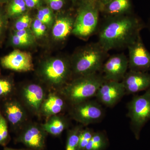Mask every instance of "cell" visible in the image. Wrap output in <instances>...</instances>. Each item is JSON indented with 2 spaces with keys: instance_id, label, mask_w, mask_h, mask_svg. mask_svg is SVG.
<instances>
[{
  "instance_id": "obj_12",
  "label": "cell",
  "mask_w": 150,
  "mask_h": 150,
  "mask_svg": "<svg viewBox=\"0 0 150 150\" xmlns=\"http://www.w3.org/2000/svg\"><path fill=\"white\" fill-rule=\"evenodd\" d=\"M2 67L18 72H27L33 70L32 56L29 52L15 50L1 58Z\"/></svg>"
},
{
  "instance_id": "obj_4",
  "label": "cell",
  "mask_w": 150,
  "mask_h": 150,
  "mask_svg": "<svg viewBox=\"0 0 150 150\" xmlns=\"http://www.w3.org/2000/svg\"><path fill=\"white\" fill-rule=\"evenodd\" d=\"M106 53L98 43L89 45L76 57L73 71L80 76L98 73L102 69Z\"/></svg>"
},
{
  "instance_id": "obj_3",
  "label": "cell",
  "mask_w": 150,
  "mask_h": 150,
  "mask_svg": "<svg viewBox=\"0 0 150 150\" xmlns=\"http://www.w3.org/2000/svg\"><path fill=\"white\" fill-rule=\"evenodd\" d=\"M127 108L130 128L135 139L139 140L142 129L150 120V88L143 94L134 96Z\"/></svg>"
},
{
  "instance_id": "obj_20",
  "label": "cell",
  "mask_w": 150,
  "mask_h": 150,
  "mask_svg": "<svg viewBox=\"0 0 150 150\" xmlns=\"http://www.w3.org/2000/svg\"><path fill=\"white\" fill-rule=\"evenodd\" d=\"M109 145L107 135L102 131L94 132L84 150H105Z\"/></svg>"
},
{
  "instance_id": "obj_21",
  "label": "cell",
  "mask_w": 150,
  "mask_h": 150,
  "mask_svg": "<svg viewBox=\"0 0 150 150\" xmlns=\"http://www.w3.org/2000/svg\"><path fill=\"white\" fill-rule=\"evenodd\" d=\"M15 86L12 79L0 76V102H4L13 97Z\"/></svg>"
},
{
  "instance_id": "obj_14",
  "label": "cell",
  "mask_w": 150,
  "mask_h": 150,
  "mask_svg": "<svg viewBox=\"0 0 150 150\" xmlns=\"http://www.w3.org/2000/svg\"><path fill=\"white\" fill-rule=\"evenodd\" d=\"M21 99L26 107L34 113H40L41 105L46 97L45 91L37 84L27 85L22 89L20 93Z\"/></svg>"
},
{
  "instance_id": "obj_26",
  "label": "cell",
  "mask_w": 150,
  "mask_h": 150,
  "mask_svg": "<svg viewBox=\"0 0 150 150\" xmlns=\"http://www.w3.org/2000/svg\"><path fill=\"white\" fill-rule=\"evenodd\" d=\"M31 23V19L28 15L23 16L18 19L14 25L15 31L27 29Z\"/></svg>"
},
{
  "instance_id": "obj_33",
  "label": "cell",
  "mask_w": 150,
  "mask_h": 150,
  "mask_svg": "<svg viewBox=\"0 0 150 150\" xmlns=\"http://www.w3.org/2000/svg\"><path fill=\"white\" fill-rule=\"evenodd\" d=\"M25 5L27 7L32 8L37 5L40 0H24Z\"/></svg>"
},
{
  "instance_id": "obj_10",
  "label": "cell",
  "mask_w": 150,
  "mask_h": 150,
  "mask_svg": "<svg viewBox=\"0 0 150 150\" xmlns=\"http://www.w3.org/2000/svg\"><path fill=\"white\" fill-rule=\"evenodd\" d=\"M47 134L41 125L32 123L24 128L16 141L23 143L30 150H42L45 146Z\"/></svg>"
},
{
  "instance_id": "obj_24",
  "label": "cell",
  "mask_w": 150,
  "mask_h": 150,
  "mask_svg": "<svg viewBox=\"0 0 150 150\" xmlns=\"http://www.w3.org/2000/svg\"><path fill=\"white\" fill-rule=\"evenodd\" d=\"M10 140L8 123L0 108V145L6 146Z\"/></svg>"
},
{
  "instance_id": "obj_9",
  "label": "cell",
  "mask_w": 150,
  "mask_h": 150,
  "mask_svg": "<svg viewBox=\"0 0 150 150\" xmlns=\"http://www.w3.org/2000/svg\"><path fill=\"white\" fill-rule=\"evenodd\" d=\"M121 81H106L101 85L96 96L98 102L108 107L115 106L126 94Z\"/></svg>"
},
{
  "instance_id": "obj_28",
  "label": "cell",
  "mask_w": 150,
  "mask_h": 150,
  "mask_svg": "<svg viewBox=\"0 0 150 150\" xmlns=\"http://www.w3.org/2000/svg\"><path fill=\"white\" fill-rule=\"evenodd\" d=\"M46 29V25L36 19L33 25V29L34 34L38 37H40L45 34Z\"/></svg>"
},
{
  "instance_id": "obj_13",
  "label": "cell",
  "mask_w": 150,
  "mask_h": 150,
  "mask_svg": "<svg viewBox=\"0 0 150 150\" xmlns=\"http://www.w3.org/2000/svg\"><path fill=\"white\" fill-rule=\"evenodd\" d=\"M2 107V113L11 128L14 131L20 128L26 118L25 110L21 103L12 97L3 102Z\"/></svg>"
},
{
  "instance_id": "obj_17",
  "label": "cell",
  "mask_w": 150,
  "mask_h": 150,
  "mask_svg": "<svg viewBox=\"0 0 150 150\" xmlns=\"http://www.w3.org/2000/svg\"><path fill=\"white\" fill-rule=\"evenodd\" d=\"M44 124L41 125L46 133L54 136L61 135L69 126L67 119L63 116L55 115L49 117Z\"/></svg>"
},
{
  "instance_id": "obj_23",
  "label": "cell",
  "mask_w": 150,
  "mask_h": 150,
  "mask_svg": "<svg viewBox=\"0 0 150 150\" xmlns=\"http://www.w3.org/2000/svg\"><path fill=\"white\" fill-rule=\"evenodd\" d=\"M26 6L24 0H10L6 13L9 17H15L25 11Z\"/></svg>"
},
{
  "instance_id": "obj_5",
  "label": "cell",
  "mask_w": 150,
  "mask_h": 150,
  "mask_svg": "<svg viewBox=\"0 0 150 150\" xmlns=\"http://www.w3.org/2000/svg\"><path fill=\"white\" fill-rule=\"evenodd\" d=\"M99 19V9L95 2L83 6L74 22L72 33L76 36L86 38L96 30Z\"/></svg>"
},
{
  "instance_id": "obj_19",
  "label": "cell",
  "mask_w": 150,
  "mask_h": 150,
  "mask_svg": "<svg viewBox=\"0 0 150 150\" xmlns=\"http://www.w3.org/2000/svg\"><path fill=\"white\" fill-rule=\"evenodd\" d=\"M104 6L107 13L117 16L129 10L131 5L130 0H111Z\"/></svg>"
},
{
  "instance_id": "obj_18",
  "label": "cell",
  "mask_w": 150,
  "mask_h": 150,
  "mask_svg": "<svg viewBox=\"0 0 150 150\" xmlns=\"http://www.w3.org/2000/svg\"><path fill=\"white\" fill-rule=\"evenodd\" d=\"M74 22L69 17H62L58 19L52 30L54 37L58 40L65 39L72 32Z\"/></svg>"
},
{
  "instance_id": "obj_6",
  "label": "cell",
  "mask_w": 150,
  "mask_h": 150,
  "mask_svg": "<svg viewBox=\"0 0 150 150\" xmlns=\"http://www.w3.org/2000/svg\"><path fill=\"white\" fill-rule=\"evenodd\" d=\"M100 103L89 100L71 105V118L84 126L98 123L104 117L105 112Z\"/></svg>"
},
{
  "instance_id": "obj_22",
  "label": "cell",
  "mask_w": 150,
  "mask_h": 150,
  "mask_svg": "<svg viewBox=\"0 0 150 150\" xmlns=\"http://www.w3.org/2000/svg\"><path fill=\"white\" fill-rule=\"evenodd\" d=\"M82 129V126H78L68 131L65 150H77Z\"/></svg>"
},
{
  "instance_id": "obj_25",
  "label": "cell",
  "mask_w": 150,
  "mask_h": 150,
  "mask_svg": "<svg viewBox=\"0 0 150 150\" xmlns=\"http://www.w3.org/2000/svg\"><path fill=\"white\" fill-rule=\"evenodd\" d=\"M94 133V132L92 129L86 128L82 129L80 134L77 150H84L89 142L91 139Z\"/></svg>"
},
{
  "instance_id": "obj_8",
  "label": "cell",
  "mask_w": 150,
  "mask_h": 150,
  "mask_svg": "<svg viewBox=\"0 0 150 150\" xmlns=\"http://www.w3.org/2000/svg\"><path fill=\"white\" fill-rule=\"evenodd\" d=\"M70 71L68 62L57 59L46 62L42 67L41 71L43 76L50 84L59 86L66 82Z\"/></svg>"
},
{
  "instance_id": "obj_11",
  "label": "cell",
  "mask_w": 150,
  "mask_h": 150,
  "mask_svg": "<svg viewBox=\"0 0 150 150\" xmlns=\"http://www.w3.org/2000/svg\"><path fill=\"white\" fill-rule=\"evenodd\" d=\"M129 68L128 58L124 54L110 56L102 67L103 77L106 81H121Z\"/></svg>"
},
{
  "instance_id": "obj_27",
  "label": "cell",
  "mask_w": 150,
  "mask_h": 150,
  "mask_svg": "<svg viewBox=\"0 0 150 150\" xmlns=\"http://www.w3.org/2000/svg\"><path fill=\"white\" fill-rule=\"evenodd\" d=\"M37 18L38 19L45 25L50 24L52 20L51 10L48 8L41 9L38 11Z\"/></svg>"
},
{
  "instance_id": "obj_2",
  "label": "cell",
  "mask_w": 150,
  "mask_h": 150,
  "mask_svg": "<svg viewBox=\"0 0 150 150\" xmlns=\"http://www.w3.org/2000/svg\"><path fill=\"white\" fill-rule=\"evenodd\" d=\"M105 81L96 74L81 76L61 89L60 93L71 105L96 97L98 91Z\"/></svg>"
},
{
  "instance_id": "obj_34",
  "label": "cell",
  "mask_w": 150,
  "mask_h": 150,
  "mask_svg": "<svg viewBox=\"0 0 150 150\" xmlns=\"http://www.w3.org/2000/svg\"><path fill=\"white\" fill-rule=\"evenodd\" d=\"M111 1V0H100V2L101 3V4H102L103 6L107 4L108 3L110 2Z\"/></svg>"
},
{
  "instance_id": "obj_1",
  "label": "cell",
  "mask_w": 150,
  "mask_h": 150,
  "mask_svg": "<svg viewBox=\"0 0 150 150\" xmlns=\"http://www.w3.org/2000/svg\"><path fill=\"white\" fill-rule=\"evenodd\" d=\"M144 23L135 17L117 16L110 19L100 31L98 43L106 52L128 47L140 35Z\"/></svg>"
},
{
  "instance_id": "obj_15",
  "label": "cell",
  "mask_w": 150,
  "mask_h": 150,
  "mask_svg": "<svg viewBox=\"0 0 150 150\" xmlns=\"http://www.w3.org/2000/svg\"><path fill=\"white\" fill-rule=\"evenodd\" d=\"M126 94H131L146 91L150 88V74L129 70L121 81Z\"/></svg>"
},
{
  "instance_id": "obj_29",
  "label": "cell",
  "mask_w": 150,
  "mask_h": 150,
  "mask_svg": "<svg viewBox=\"0 0 150 150\" xmlns=\"http://www.w3.org/2000/svg\"><path fill=\"white\" fill-rule=\"evenodd\" d=\"M10 41L11 44L15 46H27L32 43V40L19 37L14 33L11 36Z\"/></svg>"
},
{
  "instance_id": "obj_30",
  "label": "cell",
  "mask_w": 150,
  "mask_h": 150,
  "mask_svg": "<svg viewBox=\"0 0 150 150\" xmlns=\"http://www.w3.org/2000/svg\"><path fill=\"white\" fill-rule=\"evenodd\" d=\"M51 9L55 11L61 9L64 5V0H48Z\"/></svg>"
},
{
  "instance_id": "obj_36",
  "label": "cell",
  "mask_w": 150,
  "mask_h": 150,
  "mask_svg": "<svg viewBox=\"0 0 150 150\" xmlns=\"http://www.w3.org/2000/svg\"><path fill=\"white\" fill-rule=\"evenodd\" d=\"M10 0H0V2H6L9 1Z\"/></svg>"
},
{
  "instance_id": "obj_16",
  "label": "cell",
  "mask_w": 150,
  "mask_h": 150,
  "mask_svg": "<svg viewBox=\"0 0 150 150\" xmlns=\"http://www.w3.org/2000/svg\"><path fill=\"white\" fill-rule=\"evenodd\" d=\"M67 101L61 93H51L46 96L41 105L40 113L50 117L62 112L67 107Z\"/></svg>"
},
{
  "instance_id": "obj_31",
  "label": "cell",
  "mask_w": 150,
  "mask_h": 150,
  "mask_svg": "<svg viewBox=\"0 0 150 150\" xmlns=\"http://www.w3.org/2000/svg\"><path fill=\"white\" fill-rule=\"evenodd\" d=\"M13 33L19 37L30 40H32V35L28 30L26 29L24 30H19V31H15Z\"/></svg>"
},
{
  "instance_id": "obj_32",
  "label": "cell",
  "mask_w": 150,
  "mask_h": 150,
  "mask_svg": "<svg viewBox=\"0 0 150 150\" xmlns=\"http://www.w3.org/2000/svg\"><path fill=\"white\" fill-rule=\"evenodd\" d=\"M6 23L5 17L3 15L2 12L0 8V41L4 35L6 28Z\"/></svg>"
},
{
  "instance_id": "obj_7",
  "label": "cell",
  "mask_w": 150,
  "mask_h": 150,
  "mask_svg": "<svg viewBox=\"0 0 150 150\" xmlns=\"http://www.w3.org/2000/svg\"><path fill=\"white\" fill-rule=\"evenodd\" d=\"M130 70L150 71V53L146 48L141 35L128 46Z\"/></svg>"
},
{
  "instance_id": "obj_35",
  "label": "cell",
  "mask_w": 150,
  "mask_h": 150,
  "mask_svg": "<svg viewBox=\"0 0 150 150\" xmlns=\"http://www.w3.org/2000/svg\"><path fill=\"white\" fill-rule=\"evenodd\" d=\"M4 150H31L30 149H11L7 147H5Z\"/></svg>"
}]
</instances>
